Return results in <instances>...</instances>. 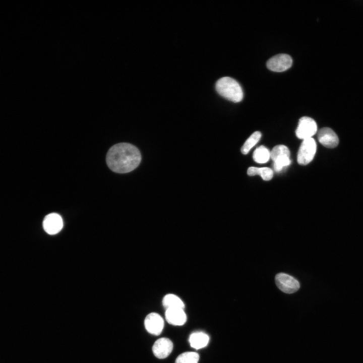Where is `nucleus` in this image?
<instances>
[{"label":"nucleus","instance_id":"8","mask_svg":"<svg viewBox=\"0 0 363 363\" xmlns=\"http://www.w3.org/2000/svg\"><path fill=\"white\" fill-rule=\"evenodd\" d=\"M42 226L46 233L51 235L55 234L59 232L62 229L63 219L57 213H50L44 217Z\"/></svg>","mask_w":363,"mask_h":363},{"label":"nucleus","instance_id":"13","mask_svg":"<svg viewBox=\"0 0 363 363\" xmlns=\"http://www.w3.org/2000/svg\"><path fill=\"white\" fill-rule=\"evenodd\" d=\"M209 340V336L202 332L193 333L189 338V342L191 347L196 349H199L205 347L208 343Z\"/></svg>","mask_w":363,"mask_h":363},{"label":"nucleus","instance_id":"7","mask_svg":"<svg viewBox=\"0 0 363 363\" xmlns=\"http://www.w3.org/2000/svg\"><path fill=\"white\" fill-rule=\"evenodd\" d=\"M292 64L291 57L286 54H279L270 58L267 62V67L276 72H284L289 69Z\"/></svg>","mask_w":363,"mask_h":363},{"label":"nucleus","instance_id":"2","mask_svg":"<svg viewBox=\"0 0 363 363\" xmlns=\"http://www.w3.org/2000/svg\"><path fill=\"white\" fill-rule=\"evenodd\" d=\"M215 88L220 96L232 102H239L243 98L240 85L232 78L224 77L219 79L216 83Z\"/></svg>","mask_w":363,"mask_h":363},{"label":"nucleus","instance_id":"1","mask_svg":"<svg viewBox=\"0 0 363 363\" xmlns=\"http://www.w3.org/2000/svg\"><path fill=\"white\" fill-rule=\"evenodd\" d=\"M141 160V154L138 148L127 143H120L112 146L106 157L108 167L112 171L120 173L135 169Z\"/></svg>","mask_w":363,"mask_h":363},{"label":"nucleus","instance_id":"3","mask_svg":"<svg viewBox=\"0 0 363 363\" xmlns=\"http://www.w3.org/2000/svg\"><path fill=\"white\" fill-rule=\"evenodd\" d=\"M290 151L285 145L275 146L270 152V158L273 161V168L275 171L279 172L284 167L291 163Z\"/></svg>","mask_w":363,"mask_h":363},{"label":"nucleus","instance_id":"15","mask_svg":"<svg viewBox=\"0 0 363 363\" xmlns=\"http://www.w3.org/2000/svg\"><path fill=\"white\" fill-rule=\"evenodd\" d=\"M247 174L249 176L259 175L263 180H269L273 176V171L268 167H250L247 170Z\"/></svg>","mask_w":363,"mask_h":363},{"label":"nucleus","instance_id":"11","mask_svg":"<svg viewBox=\"0 0 363 363\" xmlns=\"http://www.w3.org/2000/svg\"><path fill=\"white\" fill-rule=\"evenodd\" d=\"M173 344L171 341L166 338H161L157 340L152 347L154 355L160 359L167 357L171 352Z\"/></svg>","mask_w":363,"mask_h":363},{"label":"nucleus","instance_id":"16","mask_svg":"<svg viewBox=\"0 0 363 363\" xmlns=\"http://www.w3.org/2000/svg\"><path fill=\"white\" fill-rule=\"evenodd\" d=\"M254 160L258 163H265L270 158V152L265 146L262 145L257 148L253 153Z\"/></svg>","mask_w":363,"mask_h":363},{"label":"nucleus","instance_id":"6","mask_svg":"<svg viewBox=\"0 0 363 363\" xmlns=\"http://www.w3.org/2000/svg\"><path fill=\"white\" fill-rule=\"evenodd\" d=\"M275 281L278 288L286 293H293L297 291L300 287L297 280L286 273H278L275 276Z\"/></svg>","mask_w":363,"mask_h":363},{"label":"nucleus","instance_id":"10","mask_svg":"<svg viewBox=\"0 0 363 363\" xmlns=\"http://www.w3.org/2000/svg\"><path fill=\"white\" fill-rule=\"evenodd\" d=\"M319 142L324 146L328 148H334L339 143V139L336 134L329 128H323L317 133Z\"/></svg>","mask_w":363,"mask_h":363},{"label":"nucleus","instance_id":"17","mask_svg":"<svg viewBox=\"0 0 363 363\" xmlns=\"http://www.w3.org/2000/svg\"><path fill=\"white\" fill-rule=\"evenodd\" d=\"M261 133L259 131L253 133L246 141L241 148V152L247 154L250 150L259 142L261 137Z\"/></svg>","mask_w":363,"mask_h":363},{"label":"nucleus","instance_id":"18","mask_svg":"<svg viewBox=\"0 0 363 363\" xmlns=\"http://www.w3.org/2000/svg\"><path fill=\"white\" fill-rule=\"evenodd\" d=\"M199 354L195 352H185L179 355L175 363H198Z\"/></svg>","mask_w":363,"mask_h":363},{"label":"nucleus","instance_id":"12","mask_svg":"<svg viewBox=\"0 0 363 363\" xmlns=\"http://www.w3.org/2000/svg\"><path fill=\"white\" fill-rule=\"evenodd\" d=\"M167 322L171 325L181 326L187 321V316L184 309L180 308H172L166 310L165 313Z\"/></svg>","mask_w":363,"mask_h":363},{"label":"nucleus","instance_id":"9","mask_svg":"<svg viewBox=\"0 0 363 363\" xmlns=\"http://www.w3.org/2000/svg\"><path fill=\"white\" fill-rule=\"evenodd\" d=\"M144 325L149 333L154 335H159L163 330L164 321L159 314L151 313L145 318Z\"/></svg>","mask_w":363,"mask_h":363},{"label":"nucleus","instance_id":"4","mask_svg":"<svg viewBox=\"0 0 363 363\" xmlns=\"http://www.w3.org/2000/svg\"><path fill=\"white\" fill-rule=\"evenodd\" d=\"M316 149V143L313 138L304 140L297 153L298 163L301 165H306L311 162L315 156Z\"/></svg>","mask_w":363,"mask_h":363},{"label":"nucleus","instance_id":"5","mask_svg":"<svg viewBox=\"0 0 363 363\" xmlns=\"http://www.w3.org/2000/svg\"><path fill=\"white\" fill-rule=\"evenodd\" d=\"M317 131V126L316 122L310 117L303 116L299 119L295 134L298 139L304 140L312 138Z\"/></svg>","mask_w":363,"mask_h":363},{"label":"nucleus","instance_id":"14","mask_svg":"<svg viewBox=\"0 0 363 363\" xmlns=\"http://www.w3.org/2000/svg\"><path fill=\"white\" fill-rule=\"evenodd\" d=\"M162 304L166 310L172 308L184 309L185 308V304L182 299L173 294L165 295L162 300Z\"/></svg>","mask_w":363,"mask_h":363}]
</instances>
